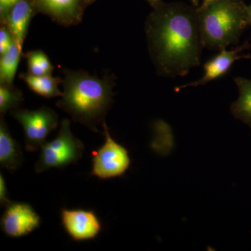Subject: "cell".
<instances>
[{
	"instance_id": "cell-1",
	"label": "cell",
	"mask_w": 251,
	"mask_h": 251,
	"mask_svg": "<svg viewBox=\"0 0 251 251\" xmlns=\"http://www.w3.org/2000/svg\"><path fill=\"white\" fill-rule=\"evenodd\" d=\"M149 50L157 70L165 76H184L201 63L204 48L198 11L167 6L146 23Z\"/></svg>"
},
{
	"instance_id": "cell-2",
	"label": "cell",
	"mask_w": 251,
	"mask_h": 251,
	"mask_svg": "<svg viewBox=\"0 0 251 251\" xmlns=\"http://www.w3.org/2000/svg\"><path fill=\"white\" fill-rule=\"evenodd\" d=\"M63 82V92L57 106L70 115L74 122L99 132L113 102V84L84 71H69Z\"/></svg>"
},
{
	"instance_id": "cell-3",
	"label": "cell",
	"mask_w": 251,
	"mask_h": 251,
	"mask_svg": "<svg viewBox=\"0 0 251 251\" xmlns=\"http://www.w3.org/2000/svg\"><path fill=\"white\" fill-rule=\"evenodd\" d=\"M204 48L221 50L251 25L248 7L239 0H217L198 11Z\"/></svg>"
},
{
	"instance_id": "cell-4",
	"label": "cell",
	"mask_w": 251,
	"mask_h": 251,
	"mask_svg": "<svg viewBox=\"0 0 251 251\" xmlns=\"http://www.w3.org/2000/svg\"><path fill=\"white\" fill-rule=\"evenodd\" d=\"M70 125L69 120H63L57 138L46 142L41 147L40 155L35 165L36 173L64 168L82 158L83 143L73 134Z\"/></svg>"
},
{
	"instance_id": "cell-5",
	"label": "cell",
	"mask_w": 251,
	"mask_h": 251,
	"mask_svg": "<svg viewBox=\"0 0 251 251\" xmlns=\"http://www.w3.org/2000/svg\"><path fill=\"white\" fill-rule=\"evenodd\" d=\"M102 124L105 143L97 151L92 153L91 175L100 179L122 176L130 167L129 155L125 147L112 138L105 122Z\"/></svg>"
},
{
	"instance_id": "cell-6",
	"label": "cell",
	"mask_w": 251,
	"mask_h": 251,
	"mask_svg": "<svg viewBox=\"0 0 251 251\" xmlns=\"http://www.w3.org/2000/svg\"><path fill=\"white\" fill-rule=\"evenodd\" d=\"M11 115L22 125L28 151H36L58 126V116L53 110L42 107L36 110H13Z\"/></svg>"
},
{
	"instance_id": "cell-7",
	"label": "cell",
	"mask_w": 251,
	"mask_h": 251,
	"mask_svg": "<svg viewBox=\"0 0 251 251\" xmlns=\"http://www.w3.org/2000/svg\"><path fill=\"white\" fill-rule=\"evenodd\" d=\"M41 218L27 203L12 202L6 206L0 225L3 232L11 238L27 236L40 226Z\"/></svg>"
},
{
	"instance_id": "cell-8",
	"label": "cell",
	"mask_w": 251,
	"mask_h": 251,
	"mask_svg": "<svg viewBox=\"0 0 251 251\" xmlns=\"http://www.w3.org/2000/svg\"><path fill=\"white\" fill-rule=\"evenodd\" d=\"M61 220L66 232L77 242L93 239L101 230L98 216L92 210L63 209Z\"/></svg>"
},
{
	"instance_id": "cell-9",
	"label": "cell",
	"mask_w": 251,
	"mask_h": 251,
	"mask_svg": "<svg viewBox=\"0 0 251 251\" xmlns=\"http://www.w3.org/2000/svg\"><path fill=\"white\" fill-rule=\"evenodd\" d=\"M248 47H249L248 44H244L230 50H227L226 49L221 50L220 53L204 64V75L200 80L196 82H190L185 85L180 86L175 89V91L179 92L180 90H182L185 87L204 85L214 79L222 76L228 72L229 69L236 60L245 57L240 53Z\"/></svg>"
},
{
	"instance_id": "cell-10",
	"label": "cell",
	"mask_w": 251,
	"mask_h": 251,
	"mask_svg": "<svg viewBox=\"0 0 251 251\" xmlns=\"http://www.w3.org/2000/svg\"><path fill=\"white\" fill-rule=\"evenodd\" d=\"M24 162L21 145L13 138L2 116L0 121V165L9 172H14Z\"/></svg>"
},
{
	"instance_id": "cell-11",
	"label": "cell",
	"mask_w": 251,
	"mask_h": 251,
	"mask_svg": "<svg viewBox=\"0 0 251 251\" xmlns=\"http://www.w3.org/2000/svg\"><path fill=\"white\" fill-rule=\"evenodd\" d=\"M32 14L31 4L27 0H21L11 9L5 19L6 27L21 51Z\"/></svg>"
},
{
	"instance_id": "cell-12",
	"label": "cell",
	"mask_w": 251,
	"mask_h": 251,
	"mask_svg": "<svg viewBox=\"0 0 251 251\" xmlns=\"http://www.w3.org/2000/svg\"><path fill=\"white\" fill-rule=\"evenodd\" d=\"M79 0H39L41 9L63 24L71 25L77 19Z\"/></svg>"
},
{
	"instance_id": "cell-13",
	"label": "cell",
	"mask_w": 251,
	"mask_h": 251,
	"mask_svg": "<svg viewBox=\"0 0 251 251\" xmlns=\"http://www.w3.org/2000/svg\"><path fill=\"white\" fill-rule=\"evenodd\" d=\"M239 89V98L231 105V112L251 128V80L238 77L234 79Z\"/></svg>"
},
{
	"instance_id": "cell-14",
	"label": "cell",
	"mask_w": 251,
	"mask_h": 251,
	"mask_svg": "<svg viewBox=\"0 0 251 251\" xmlns=\"http://www.w3.org/2000/svg\"><path fill=\"white\" fill-rule=\"evenodd\" d=\"M21 77L31 91L45 98L62 97V92L59 89V84L62 82L59 77L52 75H34L23 74Z\"/></svg>"
},
{
	"instance_id": "cell-15",
	"label": "cell",
	"mask_w": 251,
	"mask_h": 251,
	"mask_svg": "<svg viewBox=\"0 0 251 251\" xmlns=\"http://www.w3.org/2000/svg\"><path fill=\"white\" fill-rule=\"evenodd\" d=\"M22 51L16 43H13L10 49L1 54L0 58V82L4 85H13L17 72L18 64Z\"/></svg>"
},
{
	"instance_id": "cell-16",
	"label": "cell",
	"mask_w": 251,
	"mask_h": 251,
	"mask_svg": "<svg viewBox=\"0 0 251 251\" xmlns=\"http://www.w3.org/2000/svg\"><path fill=\"white\" fill-rule=\"evenodd\" d=\"M29 74L34 75H51L54 67L48 56L41 50L30 51L26 55Z\"/></svg>"
},
{
	"instance_id": "cell-17",
	"label": "cell",
	"mask_w": 251,
	"mask_h": 251,
	"mask_svg": "<svg viewBox=\"0 0 251 251\" xmlns=\"http://www.w3.org/2000/svg\"><path fill=\"white\" fill-rule=\"evenodd\" d=\"M23 100L21 90L14 86L1 84L0 85V112L4 115L10 110H14Z\"/></svg>"
},
{
	"instance_id": "cell-18",
	"label": "cell",
	"mask_w": 251,
	"mask_h": 251,
	"mask_svg": "<svg viewBox=\"0 0 251 251\" xmlns=\"http://www.w3.org/2000/svg\"><path fill=\"white\" fill-rule=\"evenodd\" d=\"M14 42V38L6 27L0 29V54H4Z\"/></svg>"
},
{
	"instance_id": "cell-19",
	"label": "cell",
	"mask_w": 251,
	"mask_h": 251,
	"mask_svg": "<svg viewBox=\"0 0 251 251\" xmlns=\"http://www.w3.org/2000/svg\"><path fill=\"white\" fill-rule=\"evenodd\" d=\"M8 198V191L6 188V181H5L4 176L0 174V203L1 206L6 207L9 203H11Z\"/></svg>"
},
{
	"instance_id": "cell-20",
	"label": "cell",
	"mask_w": 251,
	"mask_h": 251,
	"mask_svg": "<svg viewBox=\"0 0 251 251\" xmlns=\"http://www.w3.org/2000/svg\"><path fill=\"white\" fill-rule=\"evenodd\" d=\"M21 0H0V11L3 20L6 19L11 9Z\"/></svg>"
},
{
	"instance_id": "cell-21",
	"label": "cell",
	"mask_w": 251,
	"mask_h": 251,
	"mask_svg": "<svg viewBox=\"0 0 251 251\" xmlns=\"http://www.w3.org/2000/svg\"><path fill=\"white\" fill-rule=\"evenodd\" d=\"M217 1V0H203V2L201 8H204L207 6L208 5L211 4V3L214 2V1Z\"/></svg>"
},
{
	"instance_id": "cell-22",
	"label": "cell",
	"mask_w": 251,
	"mask_h": 251,
	"mask_svg": "<svg viewBox=\"0 0 251 251\" xmlns=\"http://www.w3.org/2000/svg\"><path fill=\"white\" fill-rule=\"evenodd\" d=\"M248 13H249V18H250L251 23V5L249 7H248Z\"/></svg>"
},
{
	"instance_id": "cell-23",
	"label": "cell",
	"mask_w": 251,
	"mask_h": 251,
	"mask_svg": "<svg viewBox=\"0 0 251 251\" xmlns=\"http://www.w3.org/2000/svg\"><path fill=\"white\" fill-rule=\"evenodd\" d=\"M149 1H151V2L152 3H156L158 1V0H149Z\"/></svg>"
},
{
	"instance_id": "cell-24",
	"label": "cell",
	"mask_w": 251,
	"mask_h": 251,
	"mask_svg": "<svg viewBox=\"0 0 251 251\" xmlns=\"http://www.w3.org/2000/svg\"><path fill=\"white\" fill-rule=\"evenodd\" d=\"M193 3H194V4H197L198 0H193Z\"/></svg>"
}]
</instances>
